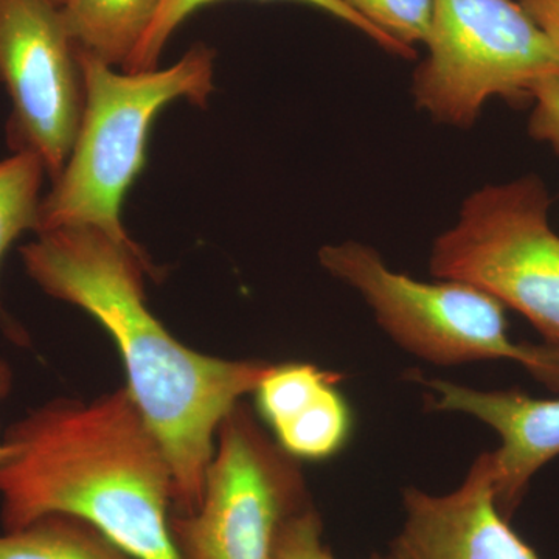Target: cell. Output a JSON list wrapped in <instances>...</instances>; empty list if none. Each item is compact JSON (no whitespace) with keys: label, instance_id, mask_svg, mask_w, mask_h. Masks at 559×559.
Here are the masks:
<instances>
[{"label":"cell","instance_id":"1","mask_svg":"<svg viewBox=\"0 0 559 559\" xmlns=\"http://www.w3.org/2000/svg\"><path fill=\"white\" fill-rule=\"evenodd\" d=\"M33 282L92 316L116 342L128 390L167 455L175 514L201 506L221 423L274 364L201 355L171 336L145 301L148 257L94 226L38 234L21 249Z\"/></svg>","mask_w":559,"mask_h":559},{"label":"cell","instance_id":"2","mask_svg":"<svg viewBox=\"0 0 559 559\" xmlns=\"http://www.w3.org/2000/svg\"><path fill=\"white\" fill-rule=\"evenodd\" d=\"M3 441L5 532L69 514L135 559H182L171 533L170 463L127 388L91 403L51 401L10 426Z\"/></svg>","mask_w":559,"mask_h":559},{"label":"cell","instance_id":"3","mask_svg":"<svg viewBox=\"0 0 559 559\" xmlns=\"http://www.w3.org/2000/svg\"><path fill=\"white\" fill-rule=\"evenodd\" d=\"M76 50L83 116L69 159L40 202L38 234L94 226L131 241L121 224V205L145 165L153 121L173 102L207 106L216 51L198 43L170 68L131 73Z\"/></svg>","mask_w":559,"mask_h":559},{"label":"cell","instance_id":"4","mask_svg":"<svg viewBox=\"0 0 559 559\" xmlns=\"http://www.w3.org/2000/svg\"><path fill=\"white\" fill-rule=\"evenodd\" d=\"M319 261L358 290L382 329L419 358L443 366L511 360L559 392V347L511 340L506 307L485 290L452 280L426 283L407 277L358 241L323 246Z\"/></svg>","mask_w":559,"mask_h":559},{"label":"cell","instance_id":"5","mask_svg":"<svg viewBox=\"0 0 559 559\" xmlns=\"http://www.w3.org/2000/svg\"><path fill=\"white\" fill-rule=\"evenodd\" d=\"M536 175L474 191L433 241V277L476 286L520 312L559 347V235Z\"/></svg>","mask_w":559,"mask_h":559},{"label":"cell","instance_id":"6","mask_svg":"<svg viewBox=\"0 0 559 559\" xmlns=\"http://www.w3.org/2000/svg\"><path fill=\"white\" fill-rule=\"evenodd\" d=\"M428 57L412 97L436 123L471 128L492 98L532 100L559 49L516 0H432Z\"/></svg>","mask_w":559,"mask_h":559},{"label":"cell","instance_id":"7","mask_svg":"<svg viewBox=\"0 0 559 559\" xmlns=\"http://www.w3.org/2000/svg\"><path fill=\"white\" fill-rule=\"evenodd\" d=\"M242 404L221 423L201 506L173 514L182 559H275L283 522L308 506L299 466Z\"/></svg>","mask_w":559,"mask_h":559},{"label":"cell","instance_id":"8","mask_svg":"<svg viewBox=\"0 0 559 559\" xmlns=\"http://www.w3.org/2000/svg\"><path fill=\"white\" fill-rule=\"evenodd\" d=\"M0 84L11 100L7 142L44 162L53 182L79 134L84 81L61 7L0 0Z\"/></svg>","mask_w":559,"mask_h":559},{"label":"cell","instance_id":"9","mask_svg":"<svg viewBox=\"0 0 559 559\" xmlns=\"http://www.w3.org/2000/svg\"><path fill=\"white\" fill-rule=\"evenodd\" d=\"M404 510L403 528L377 559H539L500 513L491 452L450 495L407 489Z\"/></svg>","mask_w":559,"mask_h":559},{"label":"cell","instance_id":"10","mask_svg":"<svg viewBox=\"0 0 559 559\" xmlns=\"http://www.w3.org/2000/svg\"><path fill=\"white\" fill-rule=\"evenodd\" d=\"M425 384L432 390L433 409L471 415L499 433L500 447L491 452L495 491L509 520L533 476L559 455V399H533L518 390L481 392L441 380Z\"/></svg>","mask_w":559,"mask_h":559},{"label":"cell","instance_id":"11","mask_svg":"<svg viewBox=\"0 0 559 559\" xmlns=\"http://www.w3.org/2000/svg\"><path fill=\"white\" fill-rule=\"evenodd\" d=\"M340 377L311 364L272 366L255 389L261 417L277 444L296 460H323L347 443L352 418Z\"/></svg>","mask_w":559,"mask_h":559},{"label":"cell","instance_id":"12","mask_svg":"<svg viewBox=\"0 0 559 559\" xmlns=\"http://www.w3.org/2000/svg\"><path fill=\"white\" fill-rule=\"evenodd\" d=\"M164 0H66L70 38L80 50L123 69L156 20Z\"/></svg>","mask_w":559,"mask_h":559},{"label":"cell","instance_id":"13","mask_svg":"<svg viewBox=\"0 0 559 559\" xmlns=\"http://www.w3.org/2000/svg\"><path fill=\"white\" fill-rule=\"evenodd\" d=\"M0 559L135 558L80 518L47 514L0 536Z\"/></svg>","mask_w":559,"mask_h":559},{"label":"cell","instance_id":"14","mask_svg":"<svg viewBox=\"0 0 559 559\" xmlns=\"http://www.w3.org/2000/svg\"><path fill=\"white\" fill-rule=\"evenodd\" d=\"M213 2H218V0H164L156 20L151 24L150 31L140 40L138 49H135L130 61L121 70L131 73L156 70L162 51H164L165 46L170 40L173 33L178 31L179 25L187 17H190L194 11ZM293 2L307 3V5L314 7V9L325 11V13L331 14L336 20L348 24L349 27L356 28V31L366 35L367 38L373 40L374 44H378L381 49L396 55V57L409 60V58H414L417 55V51L401 46L395 39L389 38L388 35L378 31L377 27H373L364 17H360L356 11L348 9L341 0H293Z\"/></svg>","mask_w":559,"mask_h":559},{"label":"cell","instance_id":"15","mask_svg":"<svg viewBox=\"0 0 559 559\" xmlns=\"http://www.w3.org/2000/svg\"><path fill=\"white\" fill-rule=\"evenodd\" d=\"M47 171L35 153L21 151L0 160V263L24 231L38 234L40 189Z\"/></svg>","mask_w":559,"mask_h":559},{"label":"cell","instance_id":"16","mask_svg":"<svg viewBox=\"0 0 559 559\" xmlns=\"http://www.w3.org/2000/svg\"><path fill=\"white\" fill-rule=\"evenodd\" d=\"M378 31L415 50L426 44L432 22V0H341Z\"/></svg>","mask_w":559,"mask_h":559},{"label":"cell","instance_id":"17","mask_svg":"<svg viewBox=\"0 0 559 559\" xmlns=\"http://www.w3.org/2000/svg\"><path fill=\"white\" fill-rule=\"evenodd\" d=\"M275 559H336L322 540V521L311 503L283 522L275 540Z\"/></svg>","mask_w":559,"mask_h":559},{"label":"cell","instance_id":"18","mask_svg":"<svg viewBox=\"0 0 559 559\" xmlns=\"http://www.w3.org/2000/svg\"><path fill=\"white\" fill-rule=\"evenodd\" d=\"M528 132L559 154V76L540 81L532 92Z\"/></svg>","mask_w":559,"mask_h":559},{"label":"cell","instance_id":"19","mask_svg":"<svg viewBox=\"0 0 559 559\" xmlns=\"http://www.w3.org/2000/svg\"><path fill=\"white\" fill-rule=\"evenodd\" d=\"M559 49V0H516Z\"/></svg>","mask_w":559,"mask_h":559},{"label":"cell","instance_id":"20","mask_svg":"<svg viewBox=\"0 0 559 559\" xmlns=\"http://www.w3.org/2000/svg\"><path fill=\"white\" fill-rule=\"evenodd\" d=\"M11 389V370L9 364L0 359V400L9 395ZM10 455V448L7 447L5 441L0 440V465L5 462Z\"/></svg>","mask_w":559,"mask_h":559},{"label":"cell","instance_id":"21","mask_svg":"<svg viewBox=\"0 0 559 559\" xmlns=\"http://www.w3.org/2000/svg\"><path fill=\"white\" fill-rule=\"evenodd\" d=\"M51 2L57 3V5H64L66 0H51Z\"/></svg>","mask_w":559,"mask_h":559}]
</instances>
